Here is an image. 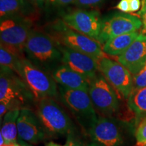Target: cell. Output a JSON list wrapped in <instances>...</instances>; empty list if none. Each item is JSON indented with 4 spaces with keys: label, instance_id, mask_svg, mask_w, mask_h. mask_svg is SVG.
Masks as SVG:
<instances>
[{
    "label": "cell",
    "instance_id": "cell-1",
    "mask_svg": "<svg viewBox=\"0 0 146 146\" xmlns=\"http://www.w3.org/2000/svg\"><path fill=\"white\" fill-rule=\"evenodd\" d=\"M27 59L34 65L52 74L62 63L59 45L50 35L32 30L25 47Z\"/></svg>",
    "mask_w": 146,
    "mask_h": 146
},
{
    "label": "cell",
    "instance_id": "cell-2",
    "mask_svg": "<svg viewBox=\"0 0 146 146\" xmlns=\"http://www.w3.org/2000/svg\"><path fill=\"white\" fill-rule=\"evenodd\" d=\"M31 19L27 16H12L1 18V46L20 58H25V47L33 30Z\"/></svg>",
    "mask_w": 146,
    "mask_h": 146
},
{
    "label": "cell",
    "instance_id": "cell-3",
    "mask_svg": "<svg viewBox=\"0 0 146 146\" xmlns=\"http://www.w3.org/2000/svg\"><path fill=\"white\" fill-rule=\"evenodd\" d=\"M50 35L59 45L89 55L98 61L105 57L99 42L73 30L63 21L53 25Z\"/></svg>",
    "mask_w": 146,
    "mask_h": 146
},
{
    "label": "cell",
    "instance_id": "cell-4",
    "mask_svg": "<svg viewBox=\"0 0 146 146\" xmlns=\"http://www.w3.org/2000/svg\"><path fill=\"white\" fill-rule=\"evenodd\" d=\"M59 89L64 104L72 112L81 127L89 133L98 118L88 90L72 89L62 86Z\"/></svg>",
    "mask_w": 146,
    "mask_h": 146
},
{
    "label": "cell",
    "instance_id": "cell-5",
    "mask_svg": "<svg viewBox=\"0 0 146 146\" xmlns=\"http://www.w3.org/2000/svg\"><path fill=\"white\" fill-rule=\"evenodd\" d=\"M18 76L36 99L52 98L57 94V85L50 73L38 68L27 58H21Z\"/></svg>",
    "mask_w": 146,
    "mask_h": 146
},
{
    "label": "cell",
    "instance_id": "cell-6",
    "mask_svg": "<svg viewBox=\"0 0 146 146\" xmlns=\"http://www.w3.org/2000/svg\"><path fill=\"white\" fill-rule=\"evenodd\" d=\"M37 116L45 132L50 135L70 134L72 122L64 110L52 98L39 100Z\"/></svg>",
    "mask_w": 146,
    "mask_h": 146
},
{
    "label": "cell",
    "instance_id": "cell-7",
    "mask_svg": "<svg viewBox=\"0 0 146 146\" xmlns=\"http://www.w3.org/2000/svg\"><path fill=\"white\" fill-rule=\"evenodd\" d=\"M89 94L93 105L102 116L111 117L119 109V102L110 84L102 73L89 83Z\"/></svg>",
    "mask_w": 146,
    "mask_h": 146
},
{
    "label": "cell",
    "instance_id": "cell-8",
    "mask_svg": "<svg viewBox=\"0 0 146 146\" xmlns=\"http://www.w3.org/2000/svg\"><path fill=\"white\" fill-rule=\"evenodd\" d=\"M31 92L23 80L12 71L1 68L0 103L7 105L9 110L19 109L25 104Z\"/></svg>",
    "mask_w": 146,
    "mask_h": 146
},
{
    "label": "cell",
    "instance_id": "cell-9",
    "mask_svg": "<svg viewBox=\"0 0 146 146\" xmlns=\"http://www.w3.org/2000/svg\"><path fill=\"white\" fill-rule=\"evenodd\" d=\"M139 18L128 13L116 12L102 18V29L98 42L102 44L122 35L137 32L142 28Z\"/></svg>",
    "mask_w": 146,
    "mask_h": 146
},
{
    "label": "cell",
    "instance_id": "cell-10",
    "mask_svg": "<svg viewBox=\"0 0 146 146\" xmlns=\"http://www.w3.org/2000/svg\"><path fill=\"white\" fill-rule=\"evenodd\" d=\"M62 21L73 30L98 41L102 18L98 11L78 9L64 14Z\"/></svg>",
    "mask_w": 146,
    "mask_h": 146
},
{
    "label": "cell",
    "instance_id": "cell-11",
    "mask_svg": "<svg viewBox=\"0 0 146 146\" xmlns=\"http://www.w3.org/2000/svg\"><path fill=\"white\" fill-rule=\"evenodd\" d=\"M99 68L108 83L128 99L133 89L132 74L121 64L106 57L99 60Z\"/></svg>",
    "mask_w": 146,
    "mask_h": 146
},
{
    "label": "cell",
    "instance_id": "cell-12",
    "mask_svg": "<svg viewBox=\"0 0 146 146\" xmlns=\"http://www.w3.org/2000/svg\"><path fill=\"white\" fill-rule=\"evenodd\" d=\"M63 64L85 77L89 81L99 73V61L89 55L59 45Z\"/></svg>",
    "mask_w": 146,
    "mask_h": 146
},
{
    "label": "cell",
    "instance_id": "cell-13",
    "mask_svg": "<svg viewBox=\"0 0 146 146\" xmlns=\"http://www.w3.org/2000/svg\"><path fill=\"white\" fill-rule=\"evenodd\" d=\"M18 137L27 143L36 144L45 136V131L39 117L30 109L22 108L17 121Z\"/></svg>",
    "mask_w": 146,
    "mask_h": 146
},
{
    "label": "cell",
    "instance_id": "cell-14",
    "mask_svg": "<svg viewBox=\"0 0 146 146\" xmlns=\"http://www.w3.org/2000/svg\"><path fill=\"white\" fill-rule=\"evenodd\" d=\"M89 133L92 141L102 146H120L122 143L119 127L110 117L98 118Z\"/></svg>",
    "mask_w": 146,
    "mask_h": 146
},
{
    "label": "cell",
    "instance_id": "cell-15",
    "mask_svg": "<svg viewBox=\"0 0 146 146\" xmlns=\"http://www.w3.org/2000/svg\"><path fill=\"white\" fill-rule=\"evenodd\" d=\"M118 61L133 75L146 66V35L140 33L131 46L118 56Z\"/></svg>",
    "mask_w": 146,
    "mask_h": 146
},
{
    "label": "cell",
    "instance_id": "cell-16",
    "mask_svg": "<svg viewBox=\"0 0 146 146\" xmlns=\"http://www.w3.org/2000/svg\"><path fill=\"white\" fill-rule=\"evenodd\" d=\"M52 76L62 87L72 89H89L90 81L65 64H61L55 69Z\"/></svg>",
    "mask_w": 146,
    "mask_h": 146
},
{
    "label": "cell",
    "instance_id": "cell-17",
    "mask_svg": "<svg viewBox=\"0 0 146 146\" xmlns=\"http://www.w3.org/2000/svg\"><path fill=\"white\" fill-rule=\"evenodd\" d=\"M31 0H0V18L12 16L29 17L35 12Z\"/></svg>",
    "mask_w": 146,
    "mask_h": 146
},
{
    "label": "cell",
    "instance_id": "cell-18",
    "mask_svg": "<svg viewBox=\"0 0 146 146\" xmlns=\"http://www.w3.org/2000/svg\"><path fill=\"white\" fill-rule=\"evenodd\" d=\"M139 34L137 31L133 32L109 39L102 47L103 52L110 56H119L131 46Z\"/></svg>",
    "mask_w": 146,
    "mask_h": 146
},
{
    "label": "cell",
    "instance_id": "cell-19",
    "mask_svg": "<svg viewBox=\"0 0 146 146\" xmlns=\"http://www.w3.org/2000/svg\"><path fill=\"white\" fill-rule=\"evenodd\" d=\"M19 109H14L8 111L3 116V125L1 133L5 140V143H12L17 142L18 127L17 121L20 115Z\"/></svg>",
    "mask_w": 146,
    "mask_h": 146
},
{
    "label": "cell",
    "instance_id": "cell-20",
    "mask_svg": "<svg viewBox=\"0 0 146 146\" xmlns=\"http://www.w3.org/2000/svg\"><path fill=\"white\" fill-rule=\"evenodd\" d=\"M128 105L138 118L146 117V87L133 90L128 98Z\"/></svg>",
    "mask_w": 146,
    "mask_h": 146
},
{
    "label": "cell",
    "instance_id": "cell-21",
    "mask_svg": "<svg viewBox=\"0 0 146 146\" xmlns=\"http://www.w3.org/2000/svg\"><path fill=\"white\" fill-rule=\"evenodd\" d=\"M21 58L9 52L2 46L0 47V64L1 68L12 71L18 74Z\"/></svg>",
    "mask_w": 146,
    "mask_h": 146
},
{
    "label": "cell",
    "instance_id": "cell-22",
    "mask_svg": "<svg viewBox=\"0 0 146 146\" xmlns=\"http://www.w3.org/2000/svg\"><path fill=\"white\" fill-rule=\"evenodd\" d=\"M135 137L139 145H146V117L143 118L139 124L135 133Z\"/></svg>",
    "mask_w": 146,
    "mask_h": 146
},
{
    "label": "cell",
    "instance_id": "cell-23",
    "mask_svg": "<svg viewBox=\"0 0 146 146\" xmlns=\"http://www.w3.org/2000/svg\"><path fill=\"white\" fill-rule=\"evenodd\" d=\"M146 87V66L135 75H133V89H139Z\"/></svg>",
    "mask_w": 146,
    "mask_h": 146
},
{
    "label": "cell",
    "instance_id": "cell-24",
    "mask_svg": "<svg viewBox=\"0 0 146 146\" xmlns=\"http://www.w3.org/2000/svg\"><path fill=\"white\" fill-rule=\"evenodd\" d=\"M75 1L76 0H47L44 7L50 10L62 8L70 4H74Z\"/></svg>",
    "mask_w": 146,
    "mask_h": 146
},
{
    "label": "cell",
    "instance_id": "cell-25",
    "mask_svg": "<svg viewBox=\"0 0 146 146\" xmlns=\"http://www.w3.org/2000/svg\"><path fill=\"white\" fill-rule=\"evenodd\" d=\"M106 0H76L74 4L78 8H95L103 4Z\"/></svg>",
    "mask_w": 146,
    "mask_h": 146
},
{
    "label": "cell",
    "instance_id": "cell-26",
    "mask_svg": "<svg viewBox=\"0 0 146 146\" xmlns=\"http://www.w3.org/2000/svg\"><path fill=\"white\" fill-rule=\"evenodd\" d=\"M141 9L139 12L140 19L143 24L141 33L146 35V0H142Z\"/></svg>",
    "mask_w": 146,
    "mask_h": 146
},
{
    "label": "cell",
    "instance_id": "cell-27",
    "mask_svg": "<svg viewBox=\"0 0 146 146\" xmlns=\"http://www.w3.org/2000/svg\"><path fill=\"white\" fill-rule=\"evenodd\" d=\"M115 8L123 13H129L130 12L129 0H120Z\"/></svg>",
    "mask_w": 146,
    "mask_h": 146
},
{
    "label": "cell",
    "instance_id": "cell-28",
    "mask_svg": "<svg viewBox=\"0 0 146 146\" xmlns=\"http://www.w3.org/2000/svg\"><path fill=\"white\" fill-rule=\"evenodd\" d=\"M142 3L141 0H129L130 12H136L139 10Z\"/></svg>",
    "mask_w": 146,
    "mask_h": 146
},
{
    "label": "cell",
    "instance_id": "cell-29",
    "mask_svg": "<svg viewBox=\"0 0 146 146\" xmlns=\"http://www.w3.org/2000/svg\"><path fill=\"white\" fill-rule=\"evenodd\" d=\"M64 146H82L81 143L76 140L75 137L71 134V133L70 134H68V137L67 138L66 142L64 144Z\"/></svg>",
    "mask_w": 146,
    "mask_h": 146
},
{
    "label": "cell",
    "instance_id": "cell-30",
    "mask_svg": "<svg viewBox=\"0 0 146 146\" xmlns=\"http://www.w3.org/2000/svg\"><path fill=\"white\" fill-rule=\"evenodd\" d=\"M47 0H31V1L34 3L36 7L39 8H43L45 6V3Z\"/></svg>",
    "mask_w": 146,
    "mask_h": 146
},
{
    "label": "cell",
    "instance_id": "cell-31",
    "mask_svg": "<svg viewBox=\"0 0 146 146\" xmlns=\"http://www.w3.org/2000/svg\"><path fill=\"white\" fill-rule=\"evenodd\" d=\"M0 146H21V144L19 143H4L3 145Z\"/></svg>",
    "mask_w": 146,
    "mask_h": 146
},
{
    "label": "cell",
    "instance_id": "cell-32",
    "mask_svg": "<svg viewBox=\"0 0 146 146\" xmlns=\"http://www.w3.org/2000/svg\"><path fill=\"white\" fill-rule=\"evenodd\" d=\"M19 143L21 144V146H31L29 143H27V142H26V141H22V140H21V139H20V141H19Z\"/></svg>",
    "mask_w": 146,
    "mask_h": 146
},
{
    "label": "cell",
    "instance_id": "cell-33",
    "mask_svg": "<svg viewBox=\"0 0 146 146\" xmlns=\"http://www.w3.org/2000/svg\"><path fill=\"white\" fill-rule=\"evenodd\" d=\"M45 146H62V145H60V144L54 143V142L53 141H51V142H49L48 143H47Z\"/></svg>",
    "mask_w": 146,
    "mask_h": 146
},
{
    "label": "cell",
    "instance_id": "cell-34",
    "mask_svg": "<svg viewBox=\"0 0 146 146\" xmlns=\"http://www.w3.org/2000/svg\"><path fill=\"white\" fill-rule=\"evenodd\" d=\"M87 146H102V145H100V144L96 143V142H92V143L88 144Z\"/></svg>",
    "mask_w": 146,
    "mask_h": 146
},
{
    "label": "cell",
    "instance_id": "cell-35",
    "mask_svg": "<svg viewBox=\"0 0 146 146\" xmlns=\"http://www.w3.org/2000/svg\"><path fill=\"white\" fill-rule=\"evenodd\" d=\"M143 146H146V145H143Z\"/></svg>",
    "mask_w": 146,
    "mask_h": 146
}]
</instances>
